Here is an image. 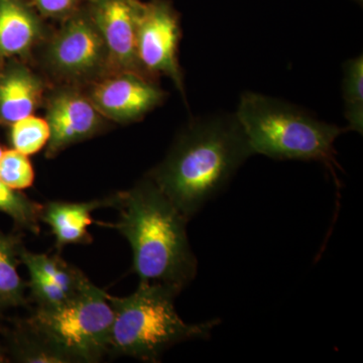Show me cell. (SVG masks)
<instances>
[{"label":"cell","mask_w":363,"mask_h":363,"mask_svg":"<svg viewBox=\"0 0 363 363\" xmlns=\"http://www.w3.org/2000/svg\"><path fill=\"white\" fill-rule=\"evenodd\" d=\"M253 156L235 113L194 119L147 177L190 221Z\"/></svg>","instance_id":"1"},{"label":"cell","mask_w":363,"mask_h":363,"mask_svg":"<svg viewBox=\"0 0 363 363\" xmlns=\"http://www.w3.org/2000/svg\"><path fill=\"white\" fill-rule=\"evenodd\" d=\"M114 224L130 242L133 271L140 284H159L182 292L195 279L198 260L187 234L188 219L149 177L117 193Z\"/></svg>","instance_id":"2"},{"label":"cell","mask_w":363,"mask_h":363,"mask_svg":"<svg viewBox=\"0 0 363 363\" xmlns=\"http://www.w3.org/2000/svg\"><path fill=\"white\" fill-rule=\"evenodd\" d=\"M179 294L171 286L140 283L128 297L107 294L114 312L109 353L157 362L175 344L209 339L221 320L194 324L184 321L175 307Z\"/></svg>","instance_id":"3"},{"label":"cell","mask_w":363,"mask_h":363,"mask_svg":"<svg viewBox=\"0 0 363 363\" xmlns=\"http://www.w3.org/2000/svg\"><path fill=\"white\" fill-rule=\"evenodd\" d=\"M235 116L253 155L286 161L336 164L335 142L346 128L319 121L295 105L257 92L242 93Z\"/></svg>","instance_id":"4"},{"label":"cell","mask_w":363,"mask_h":363,"mask_svg":"<svg viewBox=\"0 0 363 363\" xmlns=\"http://www.w3.org/2000/svg\"><path fill=\"white\" fill-rule=\"evenodd\" d=\"M113 319L107 293L91 284L63 304L35 308L26 322L69 363H91L109 353Z\"/></svg>","instance_id":"5"},{"label":"cell","mask_w":363,"mask_h":363,"mask_svg":"<svg viewBox=\"0 0 363 363\" xmlns=\"http://www.w3.org/2000/svg\"><path fill=\"white\" fill-rule=\"evenodd\" d=\"M181 26L178 13L169 0L143 2L136 28V52L143 70L164 74L184 95L183 73L178 60Z\"/></svg>","instance_id":"6"},{"label":"cell","mask_w":363,"mask_h":363,"mask_svg":"<svg viewBox=\"0 0 363 363\" xmlns=\"http://www.w3.org/2000/svg\"><path fill=\"white\" fill-rule=\"evenodd\" d=\"M90 18L117 64L152 80L138 58L136 28L143 6L140 0H88Z\"/></svg>","instance_id":"7"},{"label":"cell","mask_w":363,"mask_h":363,"mask_svg":"<svg viewBox=\"0 0 363 363\" xmlns=\"http://www.w3.org/2000/svg\"><path fill=\"white\" fill-rule=\"evenodd\" d=\"M164 93L150 79L128 72L107 79L92 92L95 108L114 121H138L162 104Z\"/></svg>","instance_id":"8"},{"label":"cell","mask_w":363,"mask_h":363,"mask_svg":"<svg viewBox=\"0 0 363 363\" xmlns=\"http://www.w3.org/2000/svg\"><path fill=\"white\" fill-rule=\"evenodd\" d=\"M105 49L91 18L75 16L52 42L50 59L58 70L77 75L94 70L101 63Z\"/></svg>","instance_id":"9"},{"label":"cell","mask_w":363,"mask_h":363,"mask_svg":"<svg viewBox=\"0 0 363 363\" xmlns=\"http://www.w3.org/2000/svg\"><path fill=\"white\" fill-rule=\"evenodd\" d=\"M45 121L50 128L49 157L89 138L100 125L98 111L92 102L75 93H62L52 98Z\"/></svg>","instance_id":"10"},{"label":"cell","mask_w":363,"mask_h":363,"mask_svg":"<svg viewBox=\"0 0 363 363\" xmlns=\"http://www.w3.org/2000/svg\"><path fill=\"white\" fill-rule=\"evenodd\" d=\"M116 195L89 202H50L43 206L42 220L52 229L58 248L69 245H86L92 241L88 227L92 213L104 207H113Z\"/></svg>","instance_id":"11"},{"label":"cell","mask_w":363,"mask_h":363,"mask_svg":"<svg viewBox=\"0 0 363 363\" xmlns=\"http://www.w3.org/2000/svg\"><path fill=\"white\" fill-rule=\"evenodd\" d=\"M40 33L39 21L23 0H0V55L28 51Z\"/></svg>","instance_id":"12"},{"label":"cell","mask_w":363,"mask_h":363,"mask_svg":"<svg viewBox=\"0 0 363 363\" xmlns=\"http://www.w3.org/2000/svg\"><path fill=\"white\" fill-rule=\"evenodd\" d=\"M42 88L39 80L23 68H14L0 77V116L13 123L37 108Z\"/></svg>","instance_id":"13"},{"label":"cell","mask_w":363,"mask_h":363,"mask_svg":"<svg viewBox=\"0 0 363 363\" xmlns=\"http://www.w3.org/2000/svg\"><path fill=\"white\" fill-rule=\"evenodd\" d=\"M20 257L21 262L28 269L44 274L70 296L77 295L92 284L84 272L68 264L59 255L33 253L23 247Z\"/></svg>","instance_id":"14"},{"label":"cell","mask_w":363,"mask_h":363,"mask_svg":"<svg viewBox=\"0 0 363 363\" xmlns=\"http://www.w3.org/2000/svg\"><path fill=\"white\" fill-rule=\"evenodd\" d=\"M21 240L0 233V309L25 304V284L18 271Z\"/></svg>","instance_id":"15"},{"label":"cell","mask_w":363,"mask_h":363,"mask_svg":"<svg viewBox=\"0 0 363 363\" xmlns=\"http://www.w3.org/2000/svg\"><path fill=\"white\" fill-rule=\"evenodd\" d=\"M344 116L346 130L363 133V57L345 62L343 67Z\"/></svg>","instance_id":"16"},{"label":"cell","mask_w":363,"mask_h":363,"mask_svg":"<svg viewBox=\"0 0 363 363\" xmlns=\"http://www.w3.org/2000/svg\"><path fill=\"white\" fill-rule=\"evenodd\" d=\"M0 211L9 215L18 225L39 233L42 220L43 205L32 201L18 190L9 187L0 180Z\"/></svg>","instance_id":"17"},{"label":"cell","mask_w":363,"mask_h":363,"mask_svg":"<svg viewBox=\"0 0 363 363\" xmlns=\"http://www.w3.org/2000/svg\"><path fill=\"white\" fill-rule=\"evenodd\" d=\"M16 357L23 362L69 363L67 358L28 323L16 336Z\"/></svg>","instance_id":"18"},{"label":"cell","mask_w":363,"mask_h":363,"mask_svg":"<svg viewBox=\"0 0 363 363\" xmlns=\"http://www.w3.org/2000/svg\"><path fill=\"white\" fill-rule=\"evenodd\" d=\"M11 138L14 150L30 156L47 145L50 140V128L45 119L28 116L11 123Z\"/></svg>","instance_id":"19"},{"label":"cell","mask_w":363,"mask_h":363,"mask_svg":"<svg viewBox=\"0 0 363 363\" xmlns=\"http://www.w3.org/2000/svg\"><path fill=\"white\" fill-rule=\"evenodd\" d=\"M35 179L32 164L28 156L16 150L4 152L0 159V180L14 190L30 187Z\"/></svg>","instance_id":"20"},{"label":"cell","mask_w":363,"mask_h":363,"mask_svg":"<svg viewBox=\"0 0 363 363\" xmlns=\"http://www.w3.org/2000/svg\"><path fill=\"white\" fill-rule=\"evenodd\" d=\"M30 272V295L37 307L51 308L63 304L67 300L74 297L65 292L61 286L47 278L40 272L28 269ZM76 296V295H75Z\"/></svg>","instance_id":"21"},{"label":"cell","mask_w":363,"mask_h":363,"mask_svg":"<svg viewBox=\"0 0 363 363\" xmlns=\"http://www.w3.org/2000/svg\"><path fill=\"white\" fill-rule=\"evenodd\" d=\"M40 13L48 16H71L75 13L79 6L88 0H33Z\"/></svg>","instance_id":"22"},{"label":"cell","mask_w":363,"mask_h":363,"mask_svg":"<svg viewBox=\"0 0 363 363\" xmlns=\"http://www.w3.org/2000/svg\"><path fill=\"white\" fill-rule=\"evenodd\" d=\"M2 154H4V150H2L1 147H0V159H1Z\"/></svg>","instance_id":"23"},{"label":"cell","mask_w":363,"mask_h":363,"mask_svg":"<svg viewBox=\"0 0 363 363\" xmlns=\"http://www.w3.org/2000/svg\"><path fill=\"white\" fill-rule=\"evenodd\" d=\"M2 359H4V357H2L1 350H0V362H1Z\"/></svg>","instance_id":"24"},{"label":"cell","mask_w":363,"mask_h":363,"mask_svg":"<svg viewBox=\"0 0 363 363\" xmlns=\"http://www.w3.org/2000/svg\"><path fill=\"white\" fill-rule=\"evenodd\" d=\"M360 1H362V0H360Z\"/></svg>","instance_id":"25"}]
</instances>
